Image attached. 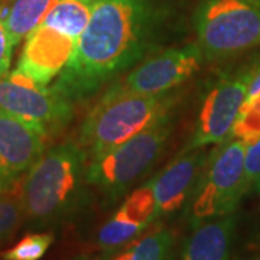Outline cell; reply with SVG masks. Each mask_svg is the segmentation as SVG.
I'll return each mask as SVG.
<instances>
[{"mask_svg": "<svg viewBox=\"0 0 260 260\" xmlns=\"http://www.w3.org/2000/svg\"><path fill=\"white\" fill-rule=\"evenodd\" d=\"M188 0H100L56 90L74 104L85 102L124 73L174 42Z\"/></svg>", "mask_w": 260, "mask_h": 260, "instance_id": "cell-1", "label": "cell"}, {"mask_svg": "<svg viewBox=\"0 0 260 260\" xmlns=\"http://www.w3.org/2000/svg\"><path fill=\"white\" fill-rule=\"evenodd\" d=\"M87 165L88 155L74 140L44 152L22 181L23 223L45 230L81 218L93 203Z\"/></svg>", "mask_w": 260, "mask_h": 260, "instance_id": "cell-2", "label": "cell"}, {"mask_svg": "<svg viewBox=\"0 0 260 260\" xmlns=\"http://www.w3.org/2000/svg\"><path fill=\"white\" fill-rule=\"evenodd\" d=\"M179 93L138 94L109 85L85 116L78 143L88 159L120 145L177 109Z\"/></svg>", "mask_w": 260, "mask_h": 260, "instance_id": "cell-3", "label": "cell"}, {"mask_svg": "<svg viewBox=\"0 0 260 260\" xmlns=\"http://www.w3.org/2000/svg\"><path fill=\"white\" fill-rule=\"evenodd\" d=\"M175 129L174 110L120 145L88 159L87 181L116 204L162 156Z\"/></svg>", "mask_w": 260, "mask_h": 260, "instance_id": "cell-4", "label": "cell"}, {"mask_svg": "<svg viewBox=\"0 0 260 260\" xmlns=\"http://www.w3.org/2000/svg\"><path fill=\"white\" fill-rule=\"evenodd\" d=\"M191 22L207 62L260 47V0H198Z\"/></svg>", "mask_w": 260, "mask_h": 260, "instance_id": "cell-5", "label": "cell"}, {"mask_svg": "<svg viewBox=\"0 0 260 260\" xmlns=\"http://www.w3.org/2000/svg\"><path fill=\"white\" fill-rule=\"evenodd\" d=\"M246 143L229 136L210 149L185 214L189 227L236 213L244 192Z\"/></svg>", "mask_w": 260, "mask_h": 260, "instance_id": "cell-6", "label": "cell"}, {"mask_svg": "<svg viewBox=\"0 0 260 260\" xmlns=\"http://www.w3.org/2000/svg\"><path fill=\"white\" fill-rule=\"evenodd\" d=\"M259 52L244 62L218 71L207 84L198 104L192 133L184 149L217 145L232 135L234 121L246 102Z\"/></svg>", "mask_w": 260, "mask_h": 260, "instance_id": "cell-7", "label": "cell"}, {"mask_svg": "<svg viewBox=\"0 0 260 260\" xmlns=\"http://www.w3.org/2000/svg\"><path fill=\"white\" fill-rule=\"evenodd\" d=\"M74 106L54 85L39 84L18 68L0 78V109L38 127L45 138L71 121Z\"/></svg>", "mask_w": 260, "mask_h": 260, "instance_id": "cell-8", "label": "cell"}, {"mask_svg": "<svg viewBox=\"0 0 260 260\" xmlns=\"http://www.w3.org/2000/svg\"><path fill=\"white\" fill-rule=\"evenodd\" d=\"M205 62L197 42L158 51L132 68L129 74L114 85L138 94H164L174 91L200 71Z\"/></svg>", "mask_w": 260, "mask_h": 260, "instance_id": "cell-9", "label": "cell"}, {"mask_svg": "<svg viewBox=\"0 0 260 260\" xmlns=\"http://www.w3.org/2000/svg\"><path fill=\"white\" fill-rule=\"evenodd\" d=\"M208 153V146L182 149L159 175L150 179L156 198L155 223H162L179 213H185Z\"/></svg>", "mask_w": 260, "mask_h": 260, "instance_id": "cell-10", "label": "cell"}, {"mask_svg": "<svg viewBox=\"0 0 260 260\" xmlns=\"http://www.w3.org/2000/svg\"><path fill=\"white\" fill-rule=\"evenodd\" d=\"M45 140L38 127L0 109V188L22 182L44 153Z\"/></svg>", "mask_w": 260, "mask_h": 260, "instance_id": "cell-11", "label": "cell"}, {"mask_svg": "<svg viewBox=\"0 0 260 260\" xmlns=\"http://www.w3.org/2000/svg\"><path fill=\"white\" fill-rule=\"evenodd\" d=\"M78 41L41 23L26 39L18 61V70L39 84L48 85L71 61Z\"/></svg>", "mask_w": 260, "mask_h": 260, "instance_id": "cell-12", "label": "cell"}, {"mask_svg": "<svg viewBox=\"0 0 260 260\" xmlns=\"http://www.w3.org/2000/svg\"><path fill=\"white\" fill-rule=\"evenodd\" d=\"M236 232V213L195 225L182 244L181 260H234Z\"/></svg>", "mask_w": 260, "mask_h": 260, "instance_id": "cell-13", "label": "cell"}, {"mask_svg": "<svg viewBox=\"0 0 260 260\" xmlns=\"http://www.w3.org/2000/svg\"><path fill=\"white\" fill-rule=\"evenodd\" d=\"M177 233L164 224L155 223L150 230L109 254L107 260H175Z\"/></svg>", "mask_w": 260, "mask_h": 260, "instance_id": "cell-14", "label": "cell"}, {"mask_svg": "<svg viewBox=\"0 0 260 260\" xmlns=\"http://www.w3.org/2000/svg\"><path fill=\"white\" fill-rule=\"evenodd\" d=\"M56 0H3L0 2V20L16 47L41 25Z\"/></svg>", "mask_w": 260, "mask_h": 260, "instance_id": "cell-15", "label": "cell"}, {"mask_svg": "<svg viewBox=\"0 0 260 260\" xmlns=\"http://www.w3.org/2000/svg\"><path fill=\"white\" fill-rule=\"evenodd\" d=\"M100 0H56L41 23L80 41Z\"/></svg>", "mask_w": 260, "mask_h": 260, "instance_id": "cell-16", "label": "cell"}, {"mask_svg": "<svg viewBox=\"0 0 260 260\" xmlns=\"http://www.w3.org/2000/svg\"><path fill=\"white\" fill-rule=\"evenodd\" d=\"M116 213L123 218L129 220L132 223L139 224L145 229H149L152 224H155L156 217V198L153 192L152 181H148L135 191H132L120 207L116 210Z\"/></svg>", "mask_w": 260, "mask_h": 260, "instance_id": "cell-17", "label": "cell"}, {"mask_svg": "<svg viewBox=\"0 0 260 260\" xmlns=\"http://www.w3.org/2000/svg\"><path fill=\"white\" fill-rule=\"evenodd\" d=\"M23 221L22 182L18 185L0 188V244L8 242Z\"/></svg>", "mask_w": 260, "mask_h": 260, "instance_id": "cell-18", "label": "cell"}, {"mask_svg": "<svg viewBox=\"0 0 260 260\" xmlns=\"http://www.w3.org/2000/svg\"><path fill=\"white\" fill-rule=\"evenodd\" d=\"M145 230L148 229L142 227L139 224L132 223L117 213H114L112 218L106 224H103V227L99 230L97 243L103 253L110 254L132 242L133 239H136Z\"/></svg>", "mask_w": 260, "mask_h": 260, "instance_id": "cell-19", "label": "cell"}, {"mask_svg": "<svg viewBox=\"0 0 260 260\" xmlns=\"http://www.w3.org/2000/svg\"><path fill=\"white\" fill-rule=\"evenodd\" d=\"M54 240H55V236L52 232L30 233V234H26L23 239H20L15 246L0 251V259L41 260L47 254Z\"/></svg>", "mask_w": 260, "mask_h": 260, "instance_id": "cell-20", "label": "cell"}, {"mask_svg": "<svg viewBox=\"0 0 260 260\" xmlns=\"http://www.w3.org/2000/svg\"><path fill=\"white\" fill-rule=\"evenodd\" d=\"M232 136L240 139L246 145L260 138V94L246 100L239 116L234 121Z\"/></svg>", "mask_w": 260, "mask_h": 260, "instance_id": "cell-21", "label": "cell"}, {"mask_svg": "<svg viewBox=\"0 0 260 260\" xmlns=\"http://www.w3.org/2000/svg\"><path fill=\"white\" fill-rule=\"evenodd\" d=\"M244 192L260 194V138L246 145L244 152Z\"/></svg>", "mask_w": 260, "mask_h": 260, "instance_id": "cell-22", "label": "cell"}, {"mask_svg": "<svg viewBox=\"0 0 260 260\" xmlns=\"http://www.w3.org/2000/svg\"><path fill=\"white\" fill-rule=\"evenodd\" d=\"M13 48L15 47L10 41L9 34L5 28L3 22L0 20V78L9 71Z\"/></svg>", "mask_w": 260, "mask_h": 260, "instance_id": "cell-23", "label": "cell"}, {"mask_svg": "<svg viewBox=\"0 0 260 260\" xmlns=\"http://www.w3.org/2000/svg\"><path fill=\"white\" fill-rule=\"evenodd\" d=\"M260 94V52H259V59H257V64L254 68V73L251 75L250 84H249V88H247V95H246V100H250L253 97L259 95Z\"/></svg>", "mask_w": 260, "mask_h": 260, "instance_id": "cell-24", "label": "cell"}, {"mask_svg": "<svg viewBox=\"0 0 260 260\" xmlns=\"http://www.w3.org/2000/svg\"><path fill=\"white\" fill-rule=\"evenodd\" d=\"M109 254L107 253H102V254H78L71 260H107Z\"/></svg>", "mask_w": 260, "mask_h": 260, "instance_id": "cell-25", "label": "cell"}, {"mask_svg": "<svg viewBox=\"0 0 260 260\" xmlns=\"http://www.w3.org/2000/svg\"><path fill=\"white\" fill-rule=\"evenodd\" d=\"M254 260H260V257H257V259H254Z\"/></svg>", "mask_w": 260, "mask_h": 260, "instance_id": "cell-26", "label": "cell"}]
</instances>
